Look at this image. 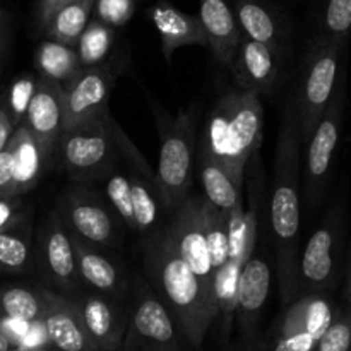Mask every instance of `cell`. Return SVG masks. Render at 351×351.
<instances>
[{
	"label": "cell",
	"mask_w": 351,
	"mask_h": 351,
	"mask_svg": "<svg viewBox=\"0 0 351 351\" xmlns=\"http://www.w3.org/2000/svg\"><path fill=\"white\" fill-rule=\"evenodd\" d=\"M300 171L302 139L295 103H290L278 134L274 154L271 230L278 250L283 302L297 298L298 239H300Z\"/></svg>",
	"instance_id": "6da1fadb"
},
{
	"label": "cell",
	"mask_w": 351,
	"mask_h": 351,
	"mask_svg": "<svg viewBox=\"0 0 351 351\" xmlns=\"http://www.w3.org/2000/svg\"><path fill=\"white\" fill-rule=\"evenodd\" d=\"M146 267L178 331L191 345L201 346L218 314L195 274L178 256L167 228L147 240Z\"/></svg>",
	"instance_id": "7a4b0ae2"
},
{
	"label": "cell",
	"mask_w": 351,
	"mask_h": 351,
	"mask_svg": "<svg viewBox=\"0 0 351 351\" xmlns=\"http://www.w3.org/2000/svg\"><path fill=\"white\" fill-rule=\"evenodd\" d=\"M264 108L252 93L230 91L223 95L209 113L199 149L221 165L232 180L243 189V177L250 158L263 141Z\"/></svg>",
	"instance_id": "3957f363"
},
{
	"label": "cell",
	"mask_w": 351,
	"mask_h": 351,
	"mask_svg": "<svg viewBox=\"0 0 351 351\" xmlns=\"http://www.w3.org/2000/svg\"><path fill=\"white\" fill-rule=\"evenodd\" d=\"M345 41L329 40L321 34H315L308 43L300 88L295 99L302 144L311 139L331 101L339 72L345 65Z\"/></svg>",
	"instance_id": "277c9868"
},
{
	"label": "cell",
	"mask_w": 351,
	"mask_h": 351,
	"mask_svg": "<svg viewBox=\"0 0 351 351\" xmlns=\"http://www.w3.org/2000/svg\"><path fill=\"white\" fill-rule=\"evenodd\" d=\"M195 129L194 117L187 112L178 113L163 129L158 158L156 180L160 201L168 209H177L192 187L194 178Z\"/></svg>",
	"instance_id": "5b68a950"
},
{
	"label": "cell",
	"mask_w": 351,
	"mask_h": 351,
	"mask_svg": "<svg viewBox=\"0 0 351 351\" xmlns=\"http://www.w3.org/2000/svg\"><path fill=\"white\" fill-rule=\"evenodd\" d=\"M117 122L108 110L72 127L62 134V161L69 173L79 180H89L112 168L117 149Z\"/></svg>",
	"instance_id": "8992f818"
},
{
	"label": "cell",
	"mask_w": 351,
	"mask_h": 351,
	"mask_svg": "<svg viewBox=\"0 0 351 351\" xmlns=\"http://www.w3.org/2000/svg\"><path fill=\"white\" fill-rule=\"evenodd\" d=\"M343 239H345V211L341 204H336L298 256L297 297L332 290L338 276Z\"/></svg>",
	"instance_id": "52a82bcc"
},
{
	"label": "cell",
	"mask_w": 351,
	"mask_h": 351,
	"mask_svg": "<svg viewBox=\"0 0 351 351\" xmlns=\"http://www.w3.org/2000/svg\"><path fill=\"white\" fill-rule=\"evenodd\" d=\"M346 64L339 72L335 93L326 108L324 115L319 120L317 127L307 141V154H305V195L307 204L317 206L322 192L329 180L332 163H335L336 151L341 139L343 120L346 110Z\"/></svg>",
	"instance_id": "ba28073f"
},
{
	"label": "cell",
	"mask_w": 351,
	"mask_h": 351,
	"mask_svg": "<svg viewBox=\"0 0 351 351\" xmlns=\"http://www.w3.org/2000/svg\"><path fill=\"white\" fill-rule=\"evenodd\" d=\"M202 197H187L177 209L168 233L171 237L178 256L191 267L192 273L204 288L206 295L215 304V271L209 257L208 240H206L204 218H202ZM216 307V305H215Z\"/></svg>",
	"instance_id": "9c48e42d"
},
{
	"label": "cell",
	"mask_w": 351,
	"mask_h": 351,
	"mask_svg": "<svg viewBox=\"0 0 351 351\" xmlns=\"http://www.w3.org/2000/svg\"><path fill=\"white\" fill-rule=\"evenodd\" d=\"M125 351H178V328L167 305L151 290L143 288L129 319Z\"/></svg>",
	"instance_id": "30bf717a"
},
{
	"label": "cell",
	"mask_w": 351,
	"mask_h": 351,
	"mask_svg": "<svg viewBox=\"0 0 351 351\" xmlns=\"http://www.w3.org/2000/svg\"><path fill=\"white\" fill-rule=\"evenodd\" d=\"M117 69L113 64L82 67V71L64 88L65 130L108 110V98L115 84Z\"/></svg>",
	"instance_id": "8fae6325"
},
{
	"label": "cell",
	"mask_w": 351,
	"mask_h": 351,
	"mask_svg": "<svg viewBox=\"0 0 351 351\" xmlns=\"http://www.w3.org/2000/svg\"><path fill=\"white\" fill-rule=\"evenodd\" d=\"M285 51L242 38L230 71L240 91L266 95L276 86Z\"/></svg>",
	"instance_id": "7c38bea8"
},
{
	"label": "cell",
	"mask_w": 351,
	"mask_h": 351,
	"mask_svg": "<svg viewBox=\"0 0 351 351\" xmlns=\"http://www.w3.org/2000/svg\"><path fill=\"white\" fill-rule=\"evenodd\" d=\"M23 125L51 156L58 149L64 134V88L57 82L40 77L36 93L24 115Z\"/></svg>",
	"instance_id": "4fadbf2b"
},
{
	"label": "cell",
	"mask_w": 351,
	"mask_h": 351,
	"mask_svg": "<svg viewBox=\"0 0 351 351\" xmlns=\"http://www.w3.org/2000/svg\"><path fill=\"white\" fill-rule=\"evenodd\" d=\"M43 315L41 322L48 341L57 351H93L91 343L82 326L77 300L58 295L48 288H41Z\"/></svg>",
	"instance_id": "5bb4252c"
},
{
	"label": "cell",
	"mask_w": 351,
	"mask_h": 351,
	"mask_svg": "<svg viewBox=\"0 0 351 351\" xmlns=\"http://www.w3.org/2000/svg\"><path fill=\"white\" fill-rule=\"evenodd\" d=\"M331 291L305 293L287 304V308L273 329V339L291 336H312L319 341L335 315Z\"/></svg>",
	"instance_id": "9a60e30c"
},
{
	"label": "cell",
	"mask_w": 351,
	"mask_h": 351,
	"mask_svg": "<svg viewBox=\"0 0 351 351\" xmlns=\"http://www.w3.org/2000/svg\"><path fill=\"white\" fill-rule=\"evenodd\" d=\"M82 326L93 351H119L125 339L127 315L101 295H88L77 302Z\"/></svg>",
	"instance_id": "2e32d148"
},
{
	"label": "cell",
	"mask_w": 351,
	"mask_h": 351,
	"mask_svg": "<svg viewBox=\"0 0 351 351\" xmlns=\"http://www.w3.org/2000/svg\"><path fill=\"white\" fill-rule=\"evenodd\" d=\"M64 216L69 232L82 242L108 245L115 239L112 213L96 197L72 192L65 197Z\"/></svg>",
	"instance_id": "e0dca14e"
},
{
	"label": "cell",
	"mask_w": 351,
	"mask_h": 351,
	"mask_svg": "<svg viewBox=\"0 0 351 351\" xmlns=\"http://www.w3.org/2000/svg\"><path fill=\"white\" fill-rule=\"evenodd\" d=\"M147 16L160 34L161 53L167 62L182 47H208L201 21L194 14L184 12L167 0H160L147 10Z\"/></svg>",
	"instance_id": "ac0fdd59"
},
{
	"label": "cell",
	"mask_w": 351,
	"mask_h": 351,
	"mask_svg": "<svg viewBox=\"0 0 351 351\" xmlns=\"http://www.w3.org/2000/svg\"><path fill=\"white\" fill-rule=\"evenodd\" d=\"M232 9L243 38L287 51V21L273 3L267 0H233Z\"/></svg>",
	"instance_id": "d6986e66"
},
{
	"label": "cell",
	"mask_w": 351,
	"mask_h": 351,
	"mask_svg": "<svg viewBox=\"0 0 351 351\" xmlns=\"http://www.w3.org/2000/svg\"><path fill=\"white\" fill-rule=\"evenodd\" d=\"M199 21L216 60L230 69L242 43V31L226 0H199Z\"/></svg>",
	"instance_id": "ffe728a7"
},
{
	"label": "cell",
	"mask_w": 351,
	"mask_h": 351,
	"mask_svg": "<svg viewBox=\"0 0 351 351\" xmlns=\"http://www.w3.org/2000/svg\"><path fill=\"white\" fill-rule=\"evenodd\" d=\"M41 263L48 278L65 291H72L77 285L79 274L72 249L71 232L62 225L60 219H53L45 228L41 237Z\"/></svg>",
	"instance_id": "44dd1931"
},
{
	"label": "cell",
	"mask_w": 351,
	"mask_h": 351,
	"mask_svg": "<svg viewBox=\"0 0 351 351\" xmlns=\"http://www.w3.org/2000/svg\"><path fill=\"white\" fill-rule=\"evenodd\" d=\"M271 290V267L261 257L252 256L245 263L239 285L235 317L243 335L250 336L256 329L264 304Z\"/></svg>",
	"instance_id": "7402d4cb"
},
{
	"label": "cell",
	"mask_w": 351,
	"mask_h": 351,
	"mask_svg": "<svg viewBox=\"0 0 351 351\" xmlns=\"http://www.w3.org/2000/svg\"><path fill=\"white\" fill-rule=\"evenodd\" d=\"M14 156L12 197H21L40 182L50 154L21 123L10 137Z\"/></svg>",
	"instance_id": "603a6c76"
},
{
	"label": "cell",
	"mask_w": 351,
	"mask_h": 351,
	"mask_svg": "<svg viewBox=\"0 0 351 351\" xmlns=\"http://www.w3.org/2000/svg\"><path fill=\"white\" fill-rule=\"evenodd\" d=\"M197 167L206 201L213 208H216L223 215H230L233 209L243 206L242 189L232 180L221 165L216 163L202 149H197Z\"/></svg>",
	"instance_id": "cb8c5ba5"
},
{
	"label": "cell",
	"mask_w": 351,
	"mask_h": 351,
	"mask_svg": "<svg viewBox=\"0 0 351 351\" xmlns=\"http://www.w3.org/2000/svg\"><path fill=\"white\" fill-rule=\"evenodd\" d=\"M72 249L75 256V266H77V274L84 283L95 288L101 293H113L120 288V271L117 269L115 264L108 257L101 256L89 243L82 242L75 235L71 233Z\"/></svg>",
	"instance_id": "d4e9b609"
},
{
	"label": "cell",
	"mask_w": 351,
	"mask_h": 351,
	"mask_svg": "<svg viewBox=\"0 0 351 351\" xmlns=\"http://www.w3.org/2000/svg\"><path fill=\"white\" fill-rule=\"evenodd\" d=\"M34 69L38 77L48 79L65 88L82 71V65L75 48L43 40L34 51Z\"/></svg>",
	"instance_id": "484cf974"
},
{
	"label": "cell",
	"mask_w": 351,
	"mask_h": 351,
	"mask_svg": "<svg viewBox=\"0 0 351 351\" xmlns=\"http://www.w3.org/2000/svg\"><path fill=\"white\" fill-rule=\"evenodd\" d=\"M93 9H95V0H75L67 3L53 12L41 33L47 36V40L75 48L82 31L91 21Z\"/></svg>",
	"instance_id": "4316f807"
},
{
	"label": "cell",
	"mask_w": 351,
	"mask_h": 351,
	"mask_svg": "<svg viewBox=\"0 0 351 351\" xmlns=\"http://www.w3.org/2000/svg\"><path fill=\"white\" fill-rule=\"evenodd\" d=\"M43 315V297L40 288H0V317L24 322H38Z\"/></svg>",
	"instance_id": "83f0119b"
},
{
	"label": "cell",
	"mask_w": 351,
	"mask_h": 351,
	"mask_svg": "<svg viewBox=\"0 0 351 351\" xmlns=\"http://www.w3.org/2000/svg\"><path fill=\"white\" fill-rule=\"evenodd\" d=\"M24 225V223H23ZM23 225L0 233V271L7 274L24 273L31 267L29 232Z\"/></svg>",
	"instance_id": "f1b7e54d"
},
{
	"label": "cell",
	"mask_w": 351,
	"mask_h": 351,
	"mask_svg": "<svg viewBox=\"0 0 351 351\" xmlns=\"http://www.w3.org/2000/svg\"><path fill=\"white\" fill-rule=\"evenodd\" d=\"M113 40H115V29L93 17L75 45V51L82 67H95L103 64L106 55L112 50Z\"/></svg>",
	"instance_id": "f546056e"
},
{
	"label": "cell",
	"mask_w": 351,
	"mask_h": 351,
	"mask_svg": "<svg viewBox=\"0 0 351 351\" xmlns=\"http://www.w3.org/2000/svg\"><path fill=\"white\" fill-rule=\"evenodd\" d=\"M202 218H204L206 240H208L209 257H211L213 271L219 269L223 264L228 261L230 254V239H228V225H226V216L213 208L208 201H202Z\"/></svg>",
	"instance_id": "4dcf8cb0"
},
{
	"label": "cell",
	"mask_w": 351,
	"mask_h": 351,
	"mask_svg": "<svg viewBox=\"0 0 351 351\" xmlns=\"http://www.w3.org/2000/svg\"><path fill=\"white\" fill-rule=\"evenodd\" d=\"M130 194H132L134 226L137 232L149 233L158 221V194L153 185L139 175L129 177Z\"/></svg>",
	"instance_id": "1f68e13d"
},
{
	"label": "cell",
	"mask_w": 351,
	"mask_h": 351,
	"mask_svg": "<svg viewBox=\"0 0 351 351\" xmlns=\"http://www.w3.org/2000/svg\"><path fill=\"white\" fill-rule=\"evenodd\" d=\"M351 33V0H324L319 33L335 41L348 43Z\"/></svg>",
	"instance_id": "d6a6232c"
},
{
	"label": "cell",
	"mask_w": 351,
	"mask_h": 351,
	"mask_svg": "<svg viewBox=\"0 0 351 351\" xmlns=\"http://www.w3.org/2000/svg\"><path fill=\"white\" fill-rule=\"evenodd\" d=\"M38 81H40V77H36L33 74L21 75V77H17L10 84L5 99H3V103H0L5 108L7 115H9L14 127H19L23 123L24 115L27 112V106H29L34 93H36Z\"/></svg>",
	"instance_id": "836d02e7"
},
{
	"label": "cell",
	"mask_w": 351,
	"mask_h": 351,
	"mask_svg": "<svg viewBox=\"0 0 351 351\" xmlns=\"http://www.w3.org/2000/svg\"><path fill=\"white\" fill-rule=\"evenodd\" d=\"M312 351H351V311L336 307L332 321Z\"/></svg>",
	"instance_id": "e575fe53"
},
{
	"label": "cell",
	"mask_w": 351,
	"mask_h": 351,
	"mask_svg": "<svg viewBox=\"0 0 351 351\" xmlns=\"http://www.w3.org/2000/svg\"><path fill=\"white\" fill-rule=\"evenodd\" d=\"M106 195L112 202L117 215L122 218L129 228L136 230L134 226V211H132V194H130V182L129 177L120 171H110L108 180L105 185Z\"/></svg>",
	"instance_id": "d590c367"
},
{
	"label": "cell",
	"mask_w": 351,
	"mask_h": 351,
	"mask_svg": "<svg viewBox=\"0 0 351 351\" xmlns=\"http://www.w3.org/2000/svg\"><path fill=\"white\" fill-rule=\"evenodd\" d=\"M136 0H95V19L112 29L125 26L134 16Z\"/></svg>",
	"instance_id": "8d00e7d4"
},
{
	"label": "cell",
	"mask_w": 351,
	"mask_h": 351,
	"mask_svg": "<svg viewBox=\"0 0 351 351\" xmlns=\"http://www.w3.org/2000/svg\"><path fill=\"white\" fill-rule=\"evenodd\" d=\"M24 223V202L21 197L0 199V233Z\"/></svg>",
	"instance_id": "74e56055"
},
{
	"label": "cell",
	"mask_w": 351,
	"mask_h": 351,
	"mask_svg": "<svg viewBox=\"0 0 351 351\" xmlns=\"http://www.w3.org/2000/svg\"><path fill=\"white\" fill-rule=\"evenodd\" d=\"M14 184V156L12 146L7 144L5 149L0 153V199L12 197Z\"/></svg>",
	"instance_id": "f35d334b"
},
{
	"label": "cell",
	"mask_w": 351,
	"mask_h": 351,
	"mask_svg": "<svg viewBox=\"0 0 351 351\" xmlns=\"http://www.w3.org/2000/svg\"><path fill=\"white\" fill-rule=\"evenodd\" d=\"M75 2V0H38L36 3V26L38 29L43 31L50 17L53 12H57L60 7L67 5V3Z\"/></svg>",
	"instance_id": "ab89813d"
},
{
	"label": "cell",
	"mask_w": 351,
	"mask_h": 351,
	"mask_svg": "<svg viewBox=\"0 0 351 351\" xmlns=\"http://www.w3.org/2000/svg\"><path fill=\"white\" fill-rule=\"evenodd\" d=\"M16 127L10 122L9 115H7L5 108L0 105V153L7 147V144L10 143V137H12Z\"/></svg>",
	"instance_id": "60d3db41"
},
{
	"label": "cell",
	"mask_w": 351,
	"mask_h": 351,
	"mask_svg": "<svg viewBox=\"0 0 351 351\" xmlns=\"http://www.w3.org/2000/svg\"><path fill=\"white\" fill-rule=\"evenodd\" d=\"M345 300L346 307L351 311V254L348 259V266H346V281H345Z\"/></svg>",
	"instance_id": "b9f144b4"
},
{
	"label": "cell",
	"mask_w": 351,
	"mask_h": 351,
	"mask_svg": "<svg viewBox=\"0 0 351 351\" xmlns=\"http://www.w3.org/2000/svg\"><path fill=\"white\" fill-rule=\"evenodd\" d=\"M5 38H7V27H5V16L0 10V62L3 57V48H5Z\"/></svg>",
	"instance_id": "7bdbcfd3"
},
{
	"label": "cell",
	"mask_w": 351,
	"mask_h": 351,
	"mask_svg": "<svg viewBox=\"0 0 351 351\" xmlns=\"http://www.w3.org/2000/svg\"><path fill=\"white\" fill-rule=\"evenodd\" d=\"M12 348H14L12 343H10L5 336L0 335V351H10Z\"/></svg>",
	"instance_id": "ee69618b"
},
{
	"label": "cell",
	"mask_w": 351,
	"mask_h": 351,
	"mask_svg": "<svg viewBox=\"0 0 351 351\" xmlns=\"http://www.w3.org/2000/svg\"><path fill=\"white\" fill-rule=\"evenodd\" d=\"M10 351H57V350H51L48 348V346H45V348H12Z\"/></svg>",
	"instance_id": "f6af8a7d"
}]
</instances>
